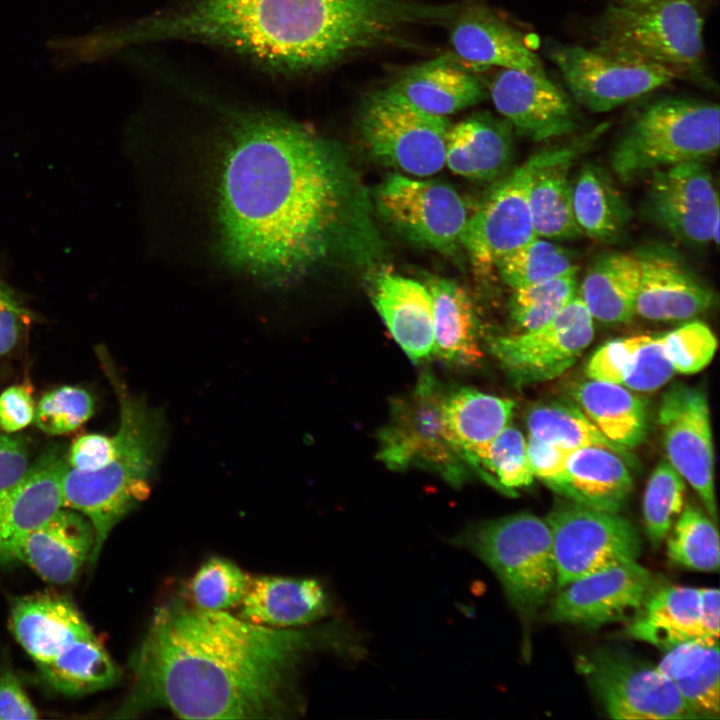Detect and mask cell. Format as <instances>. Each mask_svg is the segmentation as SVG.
Returning <instances> with one entry per match:
<instances>
[{
    "mask_svg": "<svg viewBox=\"0 0 720 720\" xmlns=\"http://www.w3.org/2000/svg\"><path fill=\"white\" fill-rule=\"evenodd\" d=\"M446 395L437 379L425 373L409 392L394 398L378 432L377 458L391 470L418 467L460 486L467 464L446 423Z\"/></svg>",
    "mask_w": 720,
    "mask_h": 720,
    "instance_id": "ba28073f",
    "label": "cell"
},
{
    "mask_svg": "<svg viewBox=\"0 0 720 720\" xmlns=\"http://www.w3.org/2000/svg\"><path fill=\"white\" fill-rule=\"evenodd\" d=\"M719 106L682 96L656 99L622 130L609 163L616 177L631 183L654 171L705 161L719 149Z\"/></svg>",
    "mask_w": 720,
    "mask_h": 720,
    "instance_id": "5b68a950",
    "label": "cell"
},
{
    "mask_svg": "<svg viewBox=\"0 0 720 720\" xmlns=\"http://www.w3.org/2000/svg\"><path fill=\"white\" fill-rule=\"evenodd\" d=\"M249 576L234 562L214 556L206 560L189 584L192 604L204 610L238 607Z\"/></svg>",
    "mask_w": 720,
    "mask_h": 720,
    "instance_id": "ee69618b",
    "label": "cell"
},
{
    "mask_svg": "<svg viewBox=\"0 0 720 720\" xmlns=\"http://www.w3.org/2000/svg\"><path fill=\"white\" fill-rule=\"evenodd\" d=\"M603 127L568 144L537 151L530 163L529 204L538 237L575 239L582 235L573 214L570 171L586 144Z\"/></svg>",
    "mask_w": 720,
    "mask_h": 720,
    "instance_id": "7402d4cb",
    "label": "cell"
},
{
    "mask_svg": "<svg viewBox=\"0 0 720 720\" xmlns=\"http://www.w3.org/2000/svg\"><path fill=\"white\" fill-rule=\"evenodd\" d=\"M548 56L574 101L594 112L612 110L680 79L668 68L595 47L557 44L549 48Z\"/></svg>",
    "mask_w": 720,
    "mask_h": 720,
    "instance_id": "4fadbf2b",
    "label": "cell"
},
{
    "mask_svg": "<svg viewBox=\"0 0 720 720\" xmlns=\"http://www.w3.org/2000/svg\"><path fill=\"white\" fill-rule=\"evenodd\" d=\"M667 539V555L676 565L697 571L719 568V535L714 521L699 508L686 506Z\"/></svg>",
    "mask_w": 720,
    "mask_h": 720,
    "instance_id": "60d3db41",
    "label": "cell"
},
{
    "mask_svg": "<svg viewBox=\"0 0 720 720\" xmlns=\"http://www.w3.org/2000/svg\"><path fill=\"white\" fill-rule=\"evenodd\" d=\"M38 718V712L18 677L13 669L5 664L0 670V720Z\"/></svg>",
    "mask_w": 720,
    "mask_h": 720,
    "instance_id": "11a10c76",
    "label": "cell"
},
{
    "mask_svg": "<svg viewBox=\"0 0 720 720\" xmlns=\"http://www.w3.org/2000/svg\"><path fill=\"white\" fill-rule=\"evenodd\" d=\"M358 658L344 625L276 628L183 599L159 607L129 660L131 690L112 717L167 708L185 719H287L303 712L299 677L315 652Z\"/></svg>",
    "mask_w": 720,
    "mask_h": 720,
    "instance_id": "6da1fadb",
    "label": "cell"
},
{
    "mask_svg": "<svg viewBox=\"0 0 720 720\" xmlns=\"http://www.w3.org/2000/svg\"><path fill=\"white\" fill-rule=\"evenodd\" d=\"M527 453L534 477L561 494L566 481L567 462L573 451L528 436Z\"/></svg>",
    "mask_w": 720,
    "mask_h": 720,
    "instance_id": "816d5d0a",
    "label": "cell"
},
{
    "mask_svg": "<svg viewBox=\"0 0 720 720\" xmlns=\"http://www.w3.org/2000/svg\"><path fill=\"white\" fill-rule=\"evenodd\" d=\"M116 451L115 434H84L76 438L66 452V466L80 472L98 471L112 460Z\"/></svg>",
    "mask_w": 720,
    "mask_h": 720,
    "instance_id": "f5cc1de1",
    "label": "cell"
},
{
    "mask_svg": "<svg viewBox=\"0 0 720 720\" xmlns=\"http://www.w3.org/2000/svg\"><path fill=\"white\" fill-rule=\"evenodd\" d=\"M674 373L660 336L648 335L637 349L622 386L633 391L651 392L666 384Z\"/></svg>",
    "mask_w": 720,
    "mask_h": 720,
    "instance_id": "c3c4849f",
    "label": "cell"
},
{
    "mask_svg": "<svg viewBox=\"0 0 720 720\" xmlns=\"http://www.w3.org/2000/svg\"><path fill=\"white\" fill-rule=\"evenodd\" d=\"M642 216L682 245L719 242V198L704 161L654 171L641 204Z\"/></svg>",
    "mask_w": 720,
    "mask_h": 720,
    "instance_id": "7c38bea8",
    "label": "cell"
},
{
    "mask_svg": "<svg viewBox=\"0 0 720 720\" xmlns=\"http://www.w3.org/2000/svg\"><path fill=\"white\" fill-rule=\"evenodd\" d=\"M703 0L612 3L592 24L595 48L668 68L680 79L703 80Z\"/></svg>",
    "mask_w": 720,
    "mask_h": 720,
    "instance_id": "8992f818",
    "label": "cell"
},
{
    "mask_svg": "<svg viewBox=\"0 0 720 720\" xmlns=\"http://www.w3.org/2000/svg\"><path fill=\"white\" fill-rule=\"evenodd\" d=\"M490 96L511 126L533 141L568 136L580 126L574 99L545 71L502 68L490 85Z\"/></svg>",
    "mask_w": 720,
    "mask_h": 720,
    "instance_id": "d6986e66",
    "label": "cell"
},
{
    "mask_svg": "<svg viewBox=\"0 0 720 720\" xmlns=\"http://www.w3.org/2000/svg\"><path fill=\"white\" fill-rule=\"evenodd\" d=\"M9 623L35 664L54 659L76 641L94 634L70 599L49 592L16 599Z\"/></svg>",
    "mask_w": 720,
    "mask_h": 720,
    "instance_id": "d4e9b609",
    "label": "cell"
},
{
    "mask_svg": "<svg viewBox=\"0 0 720 720\" xmlns=\"http://www.w3.org/2000/svg\"><path fill=\"white\" fill-rule=\"evenodd\" d=\"M94 544L90 521L80 512L62 507L25 537L17 562L47 582L64 585L77 578Z\"/></svg>",
    "mask_w": 720,
    "mask_h": 720,
    "instance_id": "603a6c76",
    "label": "cell"
},
{
    "mask_svg": "<svg viewBox=\"0 0 720 720\" xmlns=\"http://www.w3.org/2000/svg\"><path fill=\"white\" fill-rule=\"evenodd\" d=\"M594 336L593 318L580 296L543 326L491 338L489 351L517 384L540 383L568 370Z\"/></svg>",
    "mask_w": 720,
    "mask_h": 720,
    "instance_id": "5bb4252c",
    "label": "cell"
},
{
    "mask_svg": "<svg viewBox=\"0 0 720 720\" xmlns=\"http://www.w3.org/2000/svg\"><path fill=\"white\" fill-rule=\"evenodd\" d=\"M513 409L511 399L470 388L447 393L444 415L448 429L467 466L479 475L491 443L507 426Z\"/></svg>",
    "mask_w": 720,
    "mask_h": 720,
    "instance_id": "4dcf8cb0",
    "label": "cell"
},
{
    "mask_svg": "<svg viewBox=\"0 0 720 720\" xmlns=\"http://www.w3.org/2000/svg\"><path fill=\"white\" fill-rule=\"evenodd\" d=\"M32 321L21 295L0 275V357L16 348Z\"/></svg>",
    "mask_w": 720,
    "mask_h": 720,
    "instance_id": "f907efd6",
    "label": "cell"
},
{
    "mask_svg": "<svg viewBox=\"0 0 720 720\" xmlns=\"http://www.w3.org/2000/svg\"><path fill=\"white\" fill-rule=\"evenodd\" d=\"M450 43L456 55L477 69L499 66L504 69L545 71L542 62L522 35L480 3L456 11Z\"/></svg>",
    "mask_w": 720,
    "mask_h": 720,
    "instance_id": "cb8c5ba5",
    "label": "cell"
},
{
    "mask_svg": "<svg viewBox=\"0 0 720 720\" xmlns=\"http://www.w3.org/2000/svg\"><path fill=\"white\" fill-rule=\"evenodd\" d=\"M451 542L486 563L525 620L535 615L556 585L551 532L546 521L533 514L473 524Z\"/></svg>",
    "mask_w": 720,
    "mask_h": 720,
    "instance_id": "52a82bcc",
    "label": "cell"
},
{
    "mask_svg": "<svg viewBox=\"0 0 720 720\" xmlns=\"http://www.w3.org/2000/svg\"><path fill=\"white\" fill-rule=\"evenodd\" d=\"M65 454L57 445L46 448L16 483L0 491V564L17 562L25 537L63 507Z\"/></svg>",
    "mask_w": 720,
    "mask_h": 720,
    "instance_id": "44dd1931",
    "label": "cell"
},
{
    "mask_svg": "<svg viewBox=\"0 0 720 720\" xmlns=\"http://www.w3.org/2000/svg\"><path fill=\"white\" fill-rule=\"evenodd\" d=\"M96 355L119 405L117 451L98 471L65 466L61 479L63 507L80 512L93 526L91 565L113 528L150 495L168 436L163 410L130 390L104 346L96 347Z\"/></svg>",
    "mask_w": 720,
    "mask_h": 720,
    "instance_id": "277c9868",
    "label": "cell"
},
{
    "mask_svg": "<svg viewBox=\"0 0 720 720\" xmlns=\"http://www.w3.org/2000/svg\"><path fill=\"white\" fill-rule=\"evenodd\" d=\"M577 272L517 287L509 301L513 322L524 331L543 326L575 296Z\"/></svg>",
    "mask_w": 720,
    "mask_h": 720,
    "instance_id": "7bdbcfd3",
    "label": "cell"
},
{
    "mask_svg": "<svg viewBox=\"0 0 720 720\" xmlns=\"http://www.w3.org/2000/svg\"><path fill=\"white\" fill-rule=\"evenodd\" d=\"M238 616L246 621L276 627H303L330 611L329 596L312 578L249 576Z\"/></svg>",
    "mask_w": 720,
    "mask_h": 720,
    "instance_id": "484cf974",
    "label": "cell"
},
{
    "mask_svg": "<svg viewBox=\"0 0 720 720\" xmlns=\"http://www.w3.org/2000/svg\"><path fill=\"white\" fill-rule=\"evenodd\" d=\"M349 180L333 145L303 126L266 114L241 119L218 186L225 259L269 284L303 276L342 232Z\"/></svg>",
    "mask_w": 720,
    "mask_h": 720,
    "instance_id": "7a4b0ae2",
    "label": "cell"
},
{
    "mask_svg": "<svg viewBox=\"0 0 720 720\" xmlns=\"http://www.w3.org/2000/svg\"><path fill=\"white\" fill-rule=\"evenodd\" d=\"M658 424L668 462L689 482L717 522L714 448L705 392L683 383L671 385L662 395Z\"/></svg>",
    "mask_w": 720,
    "mask_h": 720,
    "instance_id": "2e32d148",
    "label": "cell"
},
{
    "mask_svg": "<svg viewBox=\"0 0 720 720\" xmlns=\"http://www.w3.org/2000/svg\"><path fill=\"white\" fill-rule=\"evenodd\" d=\"M664 353L675 372L694 374L713 359L717 339L711 329L700 321L685 323L660 336Z\"/></svg>",
    "mask_w": 720,
    "mask_h": 720,
    "instance_id": "7dc6e473",
    "label": "cell"
},
{
    "mask_svg": "<svg viewBox=\"0 0 720 720\" xmlns=\"http://www.w3.org/2000/svg\"><path fill=\"white\" fill-rule=\"evenodd\" d=\"M575 221L582 233L605 244L618 242L632 219V210L601 167L582 166L572 185Z\"/></svg>",
    "mask_w": 720,
    "mask_h": 720,
    "instance_id": "d590c367",
    "label": "cell"
},
{
    "mask_svg": "<svg viewBox=\"0 0 720 720\" xmlns=\"http://www.w3.org/2000/svg\"><path fill=\"white\" fill-rule=\"evenodd\" d=\"M576 669L613 719H697L674 685L638 658L600 648L581 655Z\"/></svg>",
    "mask_w": 720,
    "mask_h": 720,
    "instance_id": "8fae6325",
    "label": "cell"
},
{
    "mask_svg": "<svg viewBox=\"0 0 720 720\" xmlns=\"http://www.w3.org/2000/svg\"><path fill=\"white\" fill-rule=\"evenodd\" d=\"M657 586L649 570L636 561L627 562L562 587L548 616L556 622L591 628L629 622Z\"/></svg>",
    "mask_w": 720,
    "mask_h": 720,
    "instance_id": "ac0fdd59",
    "label": "cell"
},
{
    "mask_svg": "<svg viewBox=\"0 0 720 720\" xmlns=\"http://www.w3.org/2000/svg\"><path fill=\"white\" fill-rule=\"evenodd\" d=\"M700 598L704 629L710 638L719 639V590L716 588H701Z\"/></svg>",
    "mask_w": 720,
    "mask_h": 720,
    "instance_id": "6f0895ef",
    "label": "cell"
},
{
    "mask_svg": "<svg viewBox=\"0 0 720 720\" xmlns=\"http://www.w3.org/2000/svg\"><path fill=\"white\" fill-rule=\"evenodd\" d=\"M556 565V585L636 561L642 541L634 525L616 512L566 500L546 517Z\"/></svg>",
    "mask_w": 720,
    "mask_h": 720,
    "instance_id": "30bf717a",
    "label": "cell"
},
{
    "mask_svg": "<svg viewBox=\"0 0 720 720\" xmlns=\"http://www.w3.org/2000/svg\"><path fill=\"white\" fill-rule=\"evenodd\" d=\"M359 126L369 152L384 164L420 177L445 165L450 123L420 110L391 86L365 99Z\"/></svg>",
    "mask_w": 720,
    "mask_h": 720,
    "instance_id": "9c48e42d",
    "label": "cell"
},
{
    "mask_svg": "<svg viewBox=\"0 0 720 720\" xmlns=\"http://www.w3.org/2000/svg\"><path fill=\"white\" fill-rule=\"evenodd\" d=\"M526 425L529 435L541 441L571 451L604 447L631 461L628 449L607 439L578 405L561 401L537 404L528 411Z\"/></svg>",
    "mask_w": 720,
    "mask_h": 720,
    "instance_id": "f35d334b",
    "label": "cell"
},
{
    "mask_svg": "<svg viewBox=\"0 0 720 720\" xmlns=\"http://www.w3.org/2000/svg\"><path fill=\"white\" fill-rule=\"evenodd\" d=\"M507 121L489 114L476 115L451 125L447 134L445 164L455 174L491 181L507 173L512 156V129Z\"/></svg>",
    "mask_w": 720,
    "mask_h": 720,
    "instance_id": "83f0119b",
    "label": "cell"
},
{
    "mask_svg": "<svg viewBox=\"0 0 720 720\" xmlns=\"http://www.w3.org/2000/svg\"><path fill=\"white\" fill-rule=\"evenodd\" d=\"M640 264L634 252L610 251L598 255L588 267L580 297L593 319L626 323L636 315Z\"/></svg>",
    "mask_w": 720,
    "mask_h": 720,
    "instance_id": "836d02e7",
    "label": "cell"
},
{
    "mask_svg": "<svg viewBox=\"0 0 720 720\" xmlns=\"http://www.w3.org/2000/svg\"><path fill=\"white\" fill-rule=\"evenodd\" d=\"M426 287L433 302V353L456 365L477 363L482 357L478 321L465 289L453 280L438 276L429 277Z\"/></svg>",
    "mask_w": 720,
    "mask_h": 720,
    "instance_id": "d6a6232c",
    "label": "cell"
},
{
    "mask_svg": "<svg viewBox=\"0 0 720 720\" xmlns=\"http://www.w3.org/2000/svg\"><path fill=\"white\" fill-rule=\"evenodd\" d=\"M390 86L420 110L444 117L486 95L479 78L448 57L410 67Z\"/></svg>",
    "mask_w": 720,
    "mask_h": 720,
    "instance_id": "f546056e",
    "label": "cell"
},
{
    "mask_svg": "<svg viewBox=\"0 0 720 720\" xmlns=\"http://www.w3.org/2000/svg\"><path fill=\"white\" fill-rule=\"evenodd\" d=\"M36 666L47 685L69 696L110 688L121 677L118 665L95 634L76 641L54 659Z\"/></svg>",
    "mask_w": 720,
    "mask_h": 720,
    "instance_id": "74e56055",
    "label": "cell"
},
{
    "mask_svg": "<svg viewBox=\"0 0 720 720\" xmlns=\"http://www.w3.org/2000/svg\"><path fill=\"white\" fill-rule=\"evenodd\" d=\"M684 478L668 461H660L652 471L643 498L645 530L653 548L669 534L684 507Z\"/></svg>",
    "mask_w": 720,
    "mask_h": 720,
    "instance_id": "b9f144b4",
    "label": "cell"
},
{
    "mask_svg": "<svg viewBox=\"0 0 720 720\" xmlns=\"http://www.w3.org/2000/svg\"><path fill=\"white\" fill-rule=\"evenodd\" d=\"M648 335H636L609 341L599 347L586 365L590 380L622 385L634 355Z\"/></svg>",
    "mask_w": 720,
    "mask_h": 720,
    "instance_id": "681fc988",
    "label": "cell"
},
{
    "mask_svg": "<svg viewBox=\"0 0 720 720\" xmlns=\"http://www.w3.org/2000/svg\"><path fill=\"white\" fill-rule=\"evenodd\" d=\"M627 623L631 637L665 651L687 641L715 639L704 629L698 588L658 585Z\"/></svg>",
    "mask_w": 720,
    "mask_h": 720,
    "instance_id": "f1b7e54d",
    "label": "cell"
},
{
    "mask_svg": "<svg viewBox=\"0 0 720 720\" xmlns=\"http://www.w3.org/2000/svg\"><path fill=\"white\" fill-rule=\"evenodd\" d=\"M528 159L491 188L484 201L468 217L461 245L479 268H490L505 255L535 237L529 204Z\"/></svg>",
    "mask_w": 720,
    "mask_h": 720,
    "instance_id": "e0dca14e",
    "label": "cell"
},
{
    "mask_svg": "<svg viewBox=\"0 0 720 720\" xmlns=\"http://www.w3.org/2000/svg\"><path fill=\"white\" fill-rule=\"evenodd\" d=\"M615 4L620 5H645L662 0H612Z\"/></svg>",
    "mask_w": 720,
    "mask_h": 720,
    "instance_id": "680465c9",
    "label": "cell"
},
{
    "mask_svg": "<svg viewBox=\"0 0 720 720\" xmlns=\"http://www.w3.org/2000/svg\"><path fill=\"white\" fill-rule=\"evenodd\" d=\"M634 253L640 264L637 315L652 321H683L713 306V290L676 249L649 243Z\"/></svg>",
    "mask_w": 720,
    "mask_h": 720,
    "instance_id": "ffe728a7",
    "label": "cell"
},
{
    "mask_svg": "<svg viewBox=\"0 0 720 720\" xmlns=\"http://www.w3.org/2000/svg\"><path fill=\"white\" fill-rule=\"evenodd\" d=\"M373 303L410 359L430 357L434 347L433 302L425 285L400 275L383 274L376 280Z\"/></svg>",
    "mask_w": 720,
    "mask_h": 720,
    "instance_id": "4316f807",
    "label": "cell"
},
{
    "mask_svg": "<svg viewBox=\"0 0 720 720\" xmlns=\"http://www.w3.org/2000/svg\"><path fill=\"white\" fill-rule=\"evenodd\" d=\"M632 488L631 474L620 455L604 447L589 446L569 456L560 495L589 508L618 513Z\"/></svg>",
    "mask_w": 720,
    "mask_h": 720,
    "instance_id": "1f68e13d",
    "label": "cell"
},
{
    "mask_svg": "<svg viewBox=\"0 0 720 720\" xmlns=\"http://www.w3.org/2000/svg\"><path fill=\"white\" fill-rule=\"evenodd\" d=\"M700 718H718V639H698L669 650L656 667Z\"/></svg>",
    "mask_w": 720,
    "mask_h": 720,
    "instance_id": "e575fe53",
    "label": "cell"
},
{
    "mask_svg": "<svg viewBox=\"0 0 720 720\" xmlns=\"http://www.w3.org/2000/svg\"><path fill=\"white\" fill-rule=\"evenodd\" d=\"M494 266L512 289L578 271L574 252L541 237L505 255Z\"/></svg>",
    "mask_w": 720,
    "mask_h": 720,
    "instance_id": "ab89813d",
    "label": "cell"
},
{
    "mask_svg": "<svg viewBox=\"0 0 720 720\" xmlns=\"http://www.w3.org/2000/svg\"><path fill=\"white\" fill-rule=\"evenodd\" d=\"M36 404L26 384L9 386L0 394V428L15 433L33 423Z\"/></svg>",
    "mask_w": 720,
    "mask_h": 720,
    "instance_id": "db71d44e",
    "label": "cell"
},
{
    "mask_svg": "<svg viewBox=\"0 0 720 720\" xmlns=\"http://www.w3.org/2000/svg\"><path fill=\"white\" fill-rule=\"evenodd\" d=\"M30 464L29 447L24 439L0 434V491L16 483Z\"/></svg>",
    "mask_w": 720,
    "mask_h": 720,
    "instance_id": "9f6ffc18",
    "label": "cell"
},
{
    "mask_svg": "<svg viewBox=\"0 0 720 720\" xmlns=\"http://www.w3.org/2000/svg\"><path fill=\"white\" fill-rule=\"evenodd\" d=\"M430 4L413 0H189L167 13L107 31L110 52L157 40L220 45L288 72L328 67L426 24Z\"/></svg>",
    "mask_w": 720,
    "mask_h": 720,
    "instance_id": "3957f363",
    "label": "cell"
},
{
    "mask_svg": "<svg viewBox=\"0 0 720 720\" xmlns=\"http://www.w3.org/2000/svg\"><path fill=\"white\" fill-rule=\"evenodd\" d=\"M376 203L394 227L424 246L451 255L461 245L467 208L446 183L392 174L377 188Z\"/></svg>",
    "mask_w": 720,
    "mask_h": 720,
    "instance_id": "9a60e30c",
    "label": "cell"
},
{
    "mask_svg": "<svg viewBox=\"0 0 720 720\" xmlns=\"http://www.w3.org/2000/svg\"><path fill=\"white\" fill-rule=\"evenodd\" d=\"M573 397L591 422L613 443L628 449L644 441L646 404L626 387L589 380L574 389Z\"/></svg>",
    "mask_w": 720,
    "mask_h": 720,
    "instance_id": "8d00e7d4",
    "label": "cell"
},
{
    "mask_svg": "<svg viewBox=\"0 0 720 720\" xmlns=\"http://www.w3.org/2000/svg\"><path fill=\"white\" fill-rule=\"evenodd\" d=\"M480 476L505 493L532 483L534 475L527 442L520 430L507 425L497 435L489 447Z\"/></svg>",
    "mask_w": 720,
    "mask_h": 720,
    "instance_id": "f6af8a7d",
    "label": "cell"
},
{
    "mask_svg": "<svg viewBox=\"0 0 720 720\" xmlns=\"http://www.w3.org/2000/svg\"><path fill=\"white\" fill-rule=\"evenodd\" d=\"M94 408V398L86 389L62 385L40 398L33 423L45 434L64 435L85 424L93 416Z\"/></svg>",
    "mask_w": 720,
    "mask_h": 720,
    "instance_id": "bcb514c9",
    "label": "cell"
}]
</instances>
